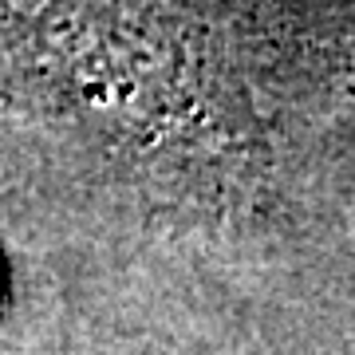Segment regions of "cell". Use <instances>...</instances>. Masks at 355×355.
Wrapping results in <instances>:
<instances>
[{"label":"cell","instance_id":"cell-1","mask_svg":"<svg viewBox=\"0 0 355 355\" xmlns=\"http://www.w3.org/2000/svg\"><path fill=\"white\" fill-rule=\"evenodd\" d=\"M12 91L170 202L261 190L265 130L229 40L190 0H0Z\"/></svg>","mask_w":355,"mask_h":355},{"label":"cell","instance_id":"cell-2","mask_svg":"<svg viewBox=\"0 0 355 355\" xmlns=\"http://www.w3.org/2000/svg\"><path fill=\"white\" fill-rule=\"evenodd\" d=\"M237 12L296 76L355 91V0H237Z\"/></svg>","mask_w":355,"mask_h":355}]
</instances>
